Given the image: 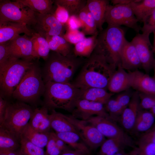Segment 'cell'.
Masks as SVG:
<instances>
[{"mask_svg":"<svg viewBox=\"0 0 155 155\" xmlns=\"http://www.w3.org/2000/svg\"><path fill=\"white\" fill-rule=\"evenodd\" d=\"M46 147V155H60L63 153L56 144L53 136V132H50L49 139Z\"/></svg>","mask_w":155,"mask_h":155,"instance_id":"obj_44","label":"cell"},{"mask_svg":"<svg viewBox=\"0 0 155 155\" xmlns=\"http://www.w3.org/2000/svg\"><path fill=\"white\" fill-rule=\"evenodd\" d=\"M60 155H90L86 152L81 150H72L63 153Z\"/></svg>","mask_w":155,"mask_h":155,"instance_id":"obj_52","label":"cell"},{"mask_svg":"<svg viewBox=\"0 0 155 155\" xmlns=\"http://www.w3.org/2000/svg\"><path fill=\"white\" fill-rule=\"evenodd\" d=\"M0 155H8L7 149L0 148Z\"/></svg>","mask_w":155,"mask_h":155,"instance_id":"obj_54","label":"cell"},{"mask_svg":"<svg viewBox=\"0 0 155 155\" xmlns=\"http://www.w3.org/2000/svg\"><path fill=\"white\" fill-rule=\"evenodd\" d=\"M8 103L0 96V127L3 123L5 111Z\"/></svg>","mask_w":155,"mask_h":155,"instance_id":"obj_49","label":"cell"},{"mask_svg":"<svg viewBox=\"0 0 155 155\" xmlns=\"http://www.w3.org/2000/svg\"><path fill=\"white\" fill-rule=\"evenodd\" d=\"M86 0H55V4L64 7L68 12L69 16H77L80 11L86 6Z\"/></svg>","mask_w":155,"mask_h":155,"instance_id":"obj_34","label":"cell"},{"mask_svg":"<svg viewBox=\"0 0 155 155\" xmlns=\"http://www.w3.org/2000/svg\"><path fill=\"white\" fill-rule=\"evenodd\" d=\"M123 30L119 26L108 25L99 32L95 47L92 53L104 57L116 67L121 64L120 52L126 40Z\"/></svg>","mask_w":155,"mask_h":155,"instance_id":"obj_3","label":"cell"},{"mask_svg":"<svg viewBox=\"0 0 155 155\" xmlns=\"http://www.w3.org/2000/svg\"><path fill=\"white\" fill-rule=\"evenodd\" d=\"M82 32L85 36H94L98 35L99 31L97 28L95 21L92 15L88 10L85 23L82 28Z\"/></svg>","mask_w":155,"mask_h":155,"instance_id":"obj_39","label":"cell"},{"mask_svg":"<svg viewBox=\"0 0 155 155\" xmlns=\"http://www.w3.org/2000/svg\"><path fill=\"white\" fill-rule=\"evenodd\" d=\"M116 67L103 57L92 53L87 58L73 84L79 89L97 87L106 90Z\"/></svg>","mask_w":155,"mask_h":155,"instance_id":"obj_1","label":"cell"},{"mask_svg":"<svg viewBox=\"0 0 155 155\" xmlns=\"http://www.w3.org/2000/svg\"><path fill=\"white\" fill-rule=\"evenodd\" d=\"M120 56V65L124 69L134 71L142 67L136 49L131 42L126 40L121 49Z\"/></svg>","mask_w":155,"mask_h":155,"instance_id":"obj_18","label":"cell"},{"mask_svg":"<svg viewBox=\"0 0 155 155\" xmlns=\"http://www.w3.org/2000/svg\"><path fill=\"white\" fill-rule=\"evenodd\" d=\"M66 118L75 127L82 140L90 151L100 147L106 140L95 127L86 121L79 120L72 116L65 115Z\"/></svg>","mask_w":155,"mask_h":155,"instance_id":"obj_10","label":"cell"},{"mask_svg":"<svg viewBox=\"0 0 155 155\" xmlns=\"http://www.w3.org/2000/svg\"><path fill=\"white\" fill-rule=\"evenodd\" d=\"M45 84L43 106L51 110L61 109L72 112L79 98L80 89L70 82Z\"/></svg>","mask_w":155,"mask_h":155,"instance_id":"obj_4","label":"cell"},{"mask_svg":"<svg viewBox=\"0 0 155 155\" xmlns=\"http://www.w3.org/2000/svg\"><path fill=\"white\" fill-rule=\"evenodd\" d=\"M131 97L126 92L118 94L115 99L124 109L128 105Z\"/></svg>","mask_w":155,"mask_h":155,"instance_id":"obj_47","label":"cell"},{"mask_svg":"<svg viewBox=\"0 0 155 155\" xmlns=\"http://www.w3.org/2000/svg\"><path fill=\"white\" fill-rule=\"evenodd\" d=\"M50 50L63 56L73 54V44L67 42L62 36H55L46 39Z\"/></svg>","mask_w":155,"mask_h":155,"instance_id":"obj_31","label":"cell"},{"mask_svg":"<svg viewBox=\"0 0 155 155\" xmlns=\"http://www.w3.org/2000/svg\"><path fill=\"white\" fill-rule=\"evenodd\" d=\"M36 12L17 1H0V22H12L34 26Z\"/></svg>","mask_w":155,"mask_h":155,"instance_id":"obj_8","label":"cell"},{"mask_svg":"<svg viewBox=\"0 0 155 155\" xmlns=\"http://www.w3.org/2000/svg\"><path fill=\"white\" fill-rule=\"evenodd\" d=\"M66 29L79 30L82 28V25L76 16H70L65 25Z\"/></svg>","mask_w":155,"mask_h":155,"instance_id":"obj_46","label":"cell"},{"mask_svg":"<svg viewBox=\"0 0 155 155\" xmlns=\"http://www.w3.org/2000/svg\"><path fill=\"white\" fill-rule=\"evenodd\" d=\"M133 0H112L111 2L113 5L116 4L127 5L133 1Z\"/></svg>","mask_w":155,"mask_h":155,"instance_id":"obj_53","label":"cell"},{"mask_svg":"<svg viewBox=\"0 0 155 155\" xmlns=\"http://www.w3.org/2000/svg\"><path fill=\"white\" fill-rule=\"evenodd\" d=\"M114 155H130L129 153H127L124 151L117 153Z\"/></svg>","mask_w":155,"mask_h":155,"instance_id":"obj_56","label":"cell"},{"mask_svg":"<svg viewBox=\"0 0 155 155\" xmlns=\"http://www.w3.org/2000/svg\"><path fill=\"white\" fill-rule=\"evenodd\" d=\"M72 112L73 117L80 118L83 121L87 120L94 115L111 119L104 105L85 99H78Z\"/></svg>","mask_w":155,"mask_h":155,"instance_id":"obj_14","label":"cell"},{"mask_svg":"<svg viewBox=\"0 0 155 155\" xmlns=\"http://www.w3.org/2000/svg\"><path fill=\"white\" fill-rule=\"evenodd\" d=\"M143 23V26L141 29L142 34L150 36L152 33H155V10Z\"/></svg>","mask_w":155,"mask_h":155,"instance_id":"obj_42","label":"cell"},{"mask_svg":"<svg viewBox=\"0 0 155 155\" xmlns=\"http://www.w3.org/2000/svg\"><path fill=\"white\" fill-rule=\"evenodd\" d=\"M155 143V126L154 124L149 130L144 132L140 137L137 144Z\"/></svg>","mask_w":155,"mask_h":155,"instance_id":"obj_45","label":"cell"},{"mask_svg":"<svg viewBox=\"0 0 155 155\" xmlns=\"http://www.w3.org/2000/svg\"><path fill=\"white\" fill-rule=\"evenodd\" d=\"M154 120L155 117L149 111L140 109L131 131L135 133L145 132L153 126Z\"/></svg>","mask_w":155,"mask_h":155,"instance_id":"obj_30","label":"cell"},{"mask_svg":"<svg viewBox=\"0 0 155 155\" xmlns=\"http://www.w3.org/2000/svg\"><path fill=\"white\" fill-rule=\"evenodd\" d=\"M129 5L138 22H143L155 10V0H134Z\"/></svg>","mask_w":155,"mask_h":155,"instance_id":"obj_24","label":"cell"},{"mask_svg":"<svg viewBox=\"0 0 155 155\" xmlns=\"http://www.w3.org/2000/svg\"><path fill=\"white\" fill-rule=\"evenodd\" d=\"M149 112L154 116H155V106H154L150 108Z\"/></svg>","mask_w":155,"mask_h":155,"instance_id":"obj_55","label":"cell"},{"mask_svg":"<svg viewBox=\"0 0 155 155\" xmlns=\"http://www.w3.org/2000/svg\"><path fill=\"white\" fill-rule=\"evenodd\" d=\"M55 133L73 149L84 151L90 155V150L78 133L73 131Z\"/></svg>","mask_w":155,"mask_h":155,"instance_id":"obj_28","label":"cell"},{"mask_svg":"<svg viewBox=\"0 0 155 155\" xmlns=\"http://www.w3.org/2000/svg\"><path fill=\"white\" fill-rule=\"evenodd\" d=\"M140 109L138 92L136 91L132 95L128 105L118 120L124 129L128 131H131Z\"/></svg>","mask_w":155,"mask_h":155,"instance_id":"obj_17","label":"cell"},{"mask_svg":"<svg viewBox=\"0 0 155 155\" xmlns=\"http://www.w3.org/2000/svg\"><path fill=\"white\" fill-rule=\"evenodd\" d=\"M33 32L25 24L12 22H0V44L9 41L21 33L31 36Z\"/></svg>","mask_w":155,"mask_h":155,"instance_id":"obj_19","label":"cell"},{"mask_svg":"<svg viewBox=\"0 0 155 155\" xmlns=\"http://www.w3.org/2000/svg\"><path fill=\"white\" fill-rule=\"evenodd\" d=\"M82 58L76 57L73 54L65 56L50 51L41 69L44 83L48 82H70L75 71L83 63Z\"/></svg>","mask_w":155,"mask_h":155,"instance_id":"obj_2","label":"cell"},{"mask_svg":"<svg viewBox=\"0 0 155 155\" xmlns=\"http://www.w3.org/2000/svg\"><path fill=\"white\" fill-rule=\"evenodd\" d=\"M104 105L111 119L113 121H118L124 109L118 102L115 99H110Z\"/></svg>","mask_w":155,"mask_h":155,"instance_id":"obj_37","label":"cell"},{"mask_svg":"<svg viewBox=\"0 0 155 155\" xmlns=\"http://www.w3.org/2000/svg\"><path fill=\"white\" fill-rule=\"evenodd\" d=\"M138 22L128 4L108 5L105 19L108 25L125 26L139 33L141 27Z\"/></svg>","mask_w":155,"mask_h":155,"instance_id":"obj_9","label":"cell"},{"mask_svg":"<svg viewBox=\"0 0 155 155\" xmlns=\"http://www.w3.org/2000/svg\"><path fill=\"white\" fill-rule=\"evenodd\" d=\"M53 136L56 144L62 153L73 150L63 140L59 137L53 132Z\"/></svg>","mask_w":155,"mask_h":155,"instance_id":"obj_48","label":"cell"},{"mask_svg":"<svg viewBox=\"0 0 155 155\" xmlns=\"http://www.w3.org/2000/svg\"><path fill=\"white\" fill-rule=\"evenodd\" d=\"M127 146H130L124 141L117 139L108 138L100 146L97 155H114L124 151Z\"/></svg>","mask_w":155,"mask_h":155,"instance_id":"obj_33","label":"cell"},{"mask_svg":"<svg viewBox=\"0 0 155 155\" xmlns=\"http://www.w3.org/2000/svg\"><path fill=\"white\" fill-rule=\"evenodd\" d=\"M54 4L55 5L53 13L54 16L60 23L65 26L70 17L68 12L62 6Z\"/></svg>","mask_w":155,"mask_h":155,"instance_id":"obj_43","label":"cell"},{"mask_svg":"<svg viewBox=\"0 0 155 155\" xmlns=\"http://www.w3.org/2000/svg\"><path fill=\"white\" fill-rule=\"evenodd\" d=\"M24 6L38 13L53 14L55 5L52 0H17Z\"/></svg>","mask_w":155,"mask_h":155,"instance_id":"obj_29","label":"cell"},{"mask_svg":"<svg viewBox=\"0 0 155 155\" xmlns=\"http://www.w3.org/2000/svg\"><path fill=\"white\" fill-rule=\"evenodd\" d=\"M130 87L139 92L155 95V79L137 69L129 71Z\"/></svg>","mask_w":155,"mask_h":155,"instance_id":"obj_16","label":"cell"},{"mask_svg":"<svg viewBox=\"0 0 155 155\" xmlns=\"http://www.w3.org/2000/svg\"><path fill=\"white\" fill-rule=\"evenodd\" d=\"M129 153L130 155H155V143L137 144Z\"/></svg>","mask_w":155,"mask_h":155,"instance_id":"obj_38","label":"cell"},{"mask_svg":"<svg viewBox=\"0 0 155 155\" xmlns=\"http://www.w3.org/2000/svg\"><path fill=\"white\" fill-rule=\"evenodd\" d=\"M20 151L22 155H46L43 148L38 147L22 137L20 140Z\"/></svg>","mask_w":155,"mask_h":155,"instance_id":"obj_36","label":"cell"},{"mask_svg":"<svg viewBox=\"0 0 155 155\" xmlns=\"http://www.w3.org/2000/svg\"><path fill=\"white\" fill-rule=\"evenodd\" d=\"M50 133L39 132L33 129L28 123L23 129L20 137H22L35 145L43 148L47 144Z\"/></svg>","mask_w":155,"mask_h":155,"instance_id":"obj_32","label":"cell"},{"mask_svg":"<svg viewBox=\"0 0 155 155\" xmlns=\"http://www.w3.org/2000/svg\"><path fill=\"white\" fill-rule=\"evenodd\" d=\"M31 38L32 42V57L46 60L51 50L46 39L37 32H33Z\"/></svg>","mask_w":155,"mask_h":155,"instance_id":"obj_26","label":"cell"},{"mask_svg":"<svg viewBox=\"0 0 155 155\" xmlns=\"http://www.w3.org/2000/svg\"><path fill=\"white\" fill-rule=\"evenodd\" d=\"M45 87L41 68L38 63L35 62L16 87L12 97L28 104H35L43 96Z\"/></svg>","mask_w":155,"mask_h":155,"instance_id":"obj_6","label":"cell"},{"mask_svg":"<svg viewBox=\"0 0 155 155\" xmlns=\"http://www.w3.org/2000/svg\"><path fill=\"white\" fill-rule=\"evenodd\" d=\"M98 35L86 37L82 41L74 45L73 55L77 57L89 58L95 47Z\"/></svg>","mask_w":155,"mask_h":155,"instance_id":"obj_27","label":"cell"},{"mask_svg":"<svg viewBox=\"0 0 155 155\" xmlns=\"http://www.w3.org/2000/svg\"></svg>","mask_w":155,"mask_h":155,"instance_id":"obj_58","label":"cell"},{"mask_svg":"<svg viewBox=\"0 0 155 155\" xmlns=\"http://www.w3.org/2000/svg\"><path fill=\"white\" fill-rule=\"evenodd\" d=\"M131 42L134 46L141 64V66L148 72L155 67V60L153 53L155 51L151 44L149 36L138 33Z\"/></svg>","mask_w":155,"mask_h":155,"instance_id":"obj_12","label":"cell"},{"mask_svg":"<svg viewBox=\"0 0 155 155\" xmlns=\"http://www.w3.org/2000/svg\"><path fill=\"white\" fill-rule=\"evenodd\" d=\"M9 56L6 43L0 44V64Z\"/></svg>","mask_w":155,"mask_h":155,"instance_id":"obj_50","label":"cell"},{"mask_svg":"<svg viewBox=\"0 0 155 155\" xmlns=\"http://www.w3.org/2000/svg\"><path fill=\"white\" fill-rule=\"evenodd\" d=\"M50 120L51 128L55 132L73 131L79 133L75 126L66 118L65 115L55 110H52L50 114Z\"/></svg>","mask_w":155,"mask_h":155,"instance_id":"obj_25","label":"cell"},{"mask_svg":"<svg viewBox=\"0 0 155 155\" xmlns=\"http://www.w3.org/2000/svg\"><path fill=\"white\" fill-rule=\"evenodd\" d=\"M36 20L34 26L36 32L46 39L55 36H63L65 32V26L60 23L53 14L36 12Z\"/></svg>","mask_w":155,"mask_h":155,"instance_id":"obj_13","label":"cell"},{"mask_svg":"<svg viewBox=\"0 0 155 155\" xmlns=\"http://www.w3.org/2000/svg\"><path fill=\"white\" fill-rule=\"evenodd\" d=\"M113 95L101 88L90 87L80 89L78 99L100 103L104 105Z\"/></svg>","mask_w":155,"mask_h":155,"instance_id":"obj_23","label":"cell"},{"mask_svg":"<svg viewBox=\"0 0 155 155\" xmlns=\"http://www.w3.org/2000/svg\"><path fill=\"white\" fill-rule=\"evenodd\" d=\"M48 111V109L44 106L34 109L28 123L33 129L41 133H49L51 132L50 114Z\"/></svg>","mask_w":155,"mask_h":155,"instance_id":"obj_20","label":"cell"},{"mask_svg":"<svg viewBox=\"0 0 155 155\" xmlns=\"http://www.w3.org/2000/svg\"><path fill=\"white\" fill-rule=\"evenodd\" d=\"M17 155H22L21 152H20V150H18Z\"/></svg>","mask_w":155,"mask_h":155,"instance_id":"obj_57","label":"cell"},{"mask_svg":"<svg viewBox=\"0 0 155 155\" xmlns=\"http://www.w3.org/2000/svg\"><path fill=\"white\" fill-rule=\"evenodd\" d=\"M86 121L95 127L105 137L121 140L127 143L130 146H132L130 137L111 120L96 116L91 117Z\"/></svg>","mask_w":155,"mask_h":155,"instance_id":"obj_11","label":"cell"},{"mask_svg":"<svg viewBox=\"0 0 155 155\" xmlns=\"http://www.w3.org/2000/svg\"><path fill=\"white\" fill-rule=\"evenodd\" d=\"M111 77L107 86L112 93H118L125 91L130 87L128 72L119 65Z\"/></svg>","mask_w":155,"mask_h":155,"instance_id":"obj_22","label":"cell"},{"mask_svg":"<svg viewBox=\"0 0 155 155\" xmlns=\"http://www.w3.org/2000/svg\"><path fill=\"white\" fill-rule=\"evenodd\" d=\"M9 56L17 58L34 59L31 36L19 35L6 43Z\"/></svg>","mask_w":155,"mask_h":155,"instance_id":"obj_15","label":"cell"},{"mask_svg":"<svg viewBox=\"0 0 155 155\" xmlns=\"http://www.w3.org/2000/svg\"><path fill=\"white\" fill-rule=\"evenodd\" d=\"M33 110L31 106L23 102L8 103L1 127L9 131L19 141L22 133L29 123Z\"/></svg>","mask_w":155,"mask_h":155,"instance_id":"obj_7","label":"cell"},{"mask_svg":"<svg viewBox=\"0 0 155 155\" xmlns=\"http://www.w3.org/2000/svg\"><path fill=\"white\" fill-rule=\"evenodd\" d=\"M107 0H87L86 6L94 18L99 32L103 29L107 10L109 5Z\"/></svg>","mask_w":155,"mask_h":155,"instance_id":"obj_21","label":"cell"},{"mask_svg":"<svg viewBox=\"0 0 155 155\" xmlns=\"http://www.w3.org/2000/svg\"><path fill=\"white\" fill-rule=\"evenodd\" d=\"M34 62L33 59L9 56L0 64V90L5 95L12 96L22 78Z\"/></svg>","mask_w":155,"mask_h":155,"instance_id":"obj_5","label":"cell"},{"mask_svg":"<svg viewBox=\"0 0 155 155\" xmlns=\"http://www.w3.org/2000/svg\"><path fill=\"white\" fill-rule=\"evenodd\" d=\"M140 108L149 109L155 106V95L138 92Z\"/></svg>","mask_w":155,"mask_h":155,"instance_id":"obj_41","label":"cell"},{"mask_svg":"<svg viewBox=\"0 0 155 155\" xmlns=\"http://www.w3.org/2000/svg\"><path fill=\"white\" fill-rule=\"evenodd\" d=\"M88 12V10L86 5L80 11L77 16L82 24V28L83 27L86 20Z\"/></svg>","mask_w":155,"mask_h":155,"instance_id":"obj_51","label":"cell"},{"mask_svg":"<svg viewBox=\"0 0 155 155\" xmlns=\"http://www.w3.org/2000/svg\"><path fill=\"white\" fill-rule=\"evenodd\" d=\"M19 141L9 131L0 127V148L16 150L20 146Z\"/></svg>","mask_w":155,"mask_h":155,"instance_id":"obj_35","label":"cell"},{"mask_svg":"<svg viewBox=\"0 0 155 155\" xmlns=\"http://www.w3.org/2000/svg\"><path fill=\"white\" fill-rule=\"evenodd\" d=\"M62 37L67 42L74 45L84 39L86 36L79 30L66 29Z\"/></svg>","mask_w":155,"mask_h":155,"instance_id":"obj_40","label":"cell"}]
</instances>
